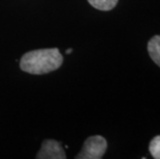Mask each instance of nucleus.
Here are the masks:
<instances>
[{
    "mask_svg": "<svg viewBox=\"0 0 160 159\" xmlns=\"http://www.w3.org/2000/svg\"><path fill=\"white\" fill-rule=\"evenodd\" d=\"M38 159H64L66 158L65 151L60 142L55 140L43 141L42 148L36 155Z\"/></svg>",
    "mask_w": 160,
    "mask_h": 159,
    "instance_id": "nucleus-3",
    "label": "nucleus"
},
{
    "mask_svg": "<svg viewBox=\"0 0 160 159\" xmlns=\"http://www.w3.org/2000/svg\"><path fill=\"white\" fill-rule=\"evenodd\" d=\"M149 151L153 158L160 159V135H156L152 138L149 145Z\"/></svg>",
    "mask_w": 160,
    "mask_h": 159,
    "instance_id": "nucleus-6",
    "label": "nucleus"
},
{
    "mask_svg": "<svg viewBox=\"0 0 160 159\" xmlns=\"http://www.w3.org/2000/svg\"><path fill=\"white\" fill-rule=\"evenodd\" d=\"M71 52H72V49H67L66 50V54H70Z\"/></svg>",
    "mask_w": 160,
    "mask_h": 159,
    "instance_id": "nucleus-7",
    "label": "nucleus"
},
{
    "mask_svg": "<svg viewBox=\"0 0 160 159\" xmlns=\"http://www.w3.org/2000/svg\"><path fill=\"white\" fill-rule=\"evenodd\" d=\"M108 149L107 140L100 135H93L88 137L83 145V148L77 159H100L102 158Z\"/></svg>",
    "mask_w": 160,
    "mask_h": 159,
    "instance_id": "nucleus-2",
    "label": "nucleus"
},
{
    "mask_svg": "<svg viewBox=\"0 0 160 159\" xmlns=\"http://www.w3.org/2000/svg\"><path fill=\"white\" fill-rule=\"evenodd\" d=\"M119 0H88L91 6L102 12H108L113 9L117 5Z\"/></svg>",
    "mask_w": 160,
    "mask_h": 159,
    "instance_id": "nucleus-5",
    "label": "nucleus"
},
{
    "mask_svg": "<svg viewBox=\"0 0 160 159\" xmlns=\"http://www.w3.org/2000/svg\"><path fill=\"white\" fill-rule=\"evenodd\" d=\"M62 63L63 56L58 49H40L24 54L20 67L23 72L31 74H45L58 69Z\"/></svg>",
    "mask_w": 160,
    "mask_h": 159,
    "instance_id": "nucleus-1",
    "label": "nucleus"
},
{
    "mask_svg": "<svg viewBox=\"0 0 160 159\" xmlns=\"http://www.w3.org/2000/svg\"><path fill=\"white\" fill-rule=\"evenodd\" d=\"M148 52L151 59L160 67V35L153 36L149 40Z\"/></svg>",
    "mask_w": 160,
    "mask_h": 159,
    "instance_id": "nucleus-4",
    "label": "nucleus"
}]
</instances>
